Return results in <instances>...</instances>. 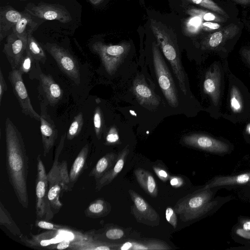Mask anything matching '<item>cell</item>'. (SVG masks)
<instances>
[{
    "label": "cell",
    "mask_w": 250,
    "mask_h": 250,
    "mask_svg": "<svg viewBox=\"0 0 250 250\" xmlns=\"http://www.w3.org/2000/svg\"><path fill=\"white\" fill-rule=\"evenodd\" d=\"M6 169L8 181L21 206H29V158L22 135L9 118L5 123Z\"/></svg>",
    "instance_id": "cell-1"
},
{
    "label": "cell",
    "mask_w": 250,
    "mask_h": 250,
    "mask_svg": "<svg viewBox=\"0 0 250 250\" xmlns=\"http://www.w3.org/2000/svg\"><path fill=\"white\" fill-rule=\"evenodd\" d=\"M214 194L211 188L204 187L180 199L174 209L179 215L180 219L188 222L198 219L210 210L218 208L222 200L212 201Z\"/></svg>",
    "instance_id": "cell-2"
},
{
    "label": "cell",
    "mask_w": 250,
    "mask_h": 250,
    "mask_svg": "<svg viewBox=\"0 0 250 250\" xmlns=\"http://www.w3.org/2000/svg\"><path fill=\"white\" fill-rule=\"evenodd\" d=\"M66 137V133L64 132L62 135L60 143L56 148L51 168L47 174L48 199L55 214L59 212L63 206L60 201V196L63 192L70 191L67 163L65 160L61 162L59 161Z\"/></svg>",
    "instance_id": "cell-3"
},
{
    "label": "cell",
    "mask_w": 250,
    "mask_h": 250,
    "mask_svg": "<svg viewBox=\"0 0 250 250\" xmlns=\"http://www.w3.org/2000/svg\"><path fill=\"white\" fill-rule=\"evenodd\" d=\"M150 28L164 56L171 65L181 90L186 95L187 92L186 77L176 43L170 34L155 21L151 20Z\"/></svg>",
    "instance_id": "cell-4"
},
{
    "label": "cell",
    "mask_w": 250,
    "mask_h": 250,
    "mask_svg": "<svg viewBox=\"0 0 250 250\" xmlns=\"http://www.w3.org/2000/svg\"><path fill=\"white\" fill-rule=\"evenodd\" d=\"M153 62L158 82L168 104L173 107L179 104L175 84L168 68L161 55L158 44L152 43Z\"/></svg>",
    "instance_id": "cell-5"
},
{
    "label": "cell",
    "mask_w": 250,
    "mask_h": 250,
    "mask_svg": "<svg viewBox=\"0 0 250 250\" xmlns=\"http://www.w3.org/2000/svg\"><path fill=\"white\" fill-rule=\"evenodd\" d=\"M41 156V154H39L37 157L36 214L38 219L49 221L53 219L55 214L48 199V179Z\"/></svg>",
    "instance_id": "cell-6"
},
{
    "label": "cell",
    "mask_w": 250,
    "mask_h": 250,
    "mask_svg": "<svg viewBox=\"0 0 250 250\" xmlns=\"http://www.w3.org/2000/svg\"><path fill=\"white\" fill-rule=\"evenodd\" d=\"M92 49L100 57L107 72L112 75L117 71L127 56L130 49V44L123 43L107 45L98 42L93 44Z\"/></svg>",
    "instance_id": "cell-7"
},
{
    "label": "cell",
    "mask_w": 250,
    "mask_h": 250,
    "mask_svg": "<svg viewBox=\"0 0 250 250\" xmlns=\"http://www.w3.org/2000/svg\"><path fill=\"white\" fill-rule=\"evenodd\" d=\"M43 47L54 59L61 71L79 84L80 67L76 59L66 50L55 43L47 42L43 45Z\"/></svg>",
    "instance_id": "cell-8"
},
{
    "label": "cell",
    "mask_w": 250,
    "mask_h": 250,
    "mask_svg": "<svg viewBox=\"0 0 250 250\" xmlns=\"http://www.w3.org/2000/svg\"><path fill=\"white\" fill-rule=\"evenodd\" d=\"M22 74L18 69H12L8 79L13 93L19 102L22 112L37 121H40V115L34 109L22 78Z\"/></svg>",
    "instance_id": "cell-9"
},
{
    "label": "cell",
    "mask_w": 250,
    "mask_h": 250,
    "mask_svg": "<svg viewBox=\"0 0 250 250\" xmlns=\"http://www.w3.org/2000/svg\"><path fill=\"white\" fill-rule=\"evenodd\" d=\"M25 11L44 20H57L67 23L72 20L66 9L60 5L40 2L37 4H29Z\"/></svg>",
    "instance_id": "cell-10"
},
{
    "label": "cell",
    "mask_w": 250,
    "mask_h": 250,
    "mask_svg": "<svg viewBox=\"0 0 250 250\" xmlns=\"http://www.w3.org/2000/svg\"><path fill=\"white\" fill-rule=\"evenodd\" d=\"M46 103H40V129L43 148V155L46 156L54 145L58 137L56 125L47 112Z\"/></svg>",
    "instance_id": "cell-11"
},
{
    "label": "cell",
    "mask_w": 250,
    "mask_h": 250,
    "mask_svg": "<svg viewBox=\"0 0 250 250\" xmlns=\"http://www.w3.org/2000/svg\"><path fill=\"white\" fill-rule=\"evenodd\" d=\"M183 142L187 146L212 153L223 154L229 150V146L225 143L204 134L185 136Z\"/></svg>",
    "instance_id": "cell-12"
},
{
    "label": "cell",
    "mask_w": 250,
    "mask_h": 250,
    "mask_svg": "<svg viewBox=\"0 0 250 250\" xmlns=\"http://www.w3.org/2000/svg\"><path fill=\"white\" fill-rule=\"evenodd\" d=\"M27 38L14 33L8 35L3 49L12 69H18L20 61L26 50Z\"/></svg>",
    "instance_id": "cell-13"
},
{
    "label": "cell",
    "mask_w": 250,
    "mask_h": 250,
    "mask_svg": "<svg viewBox=\"0 0 250 250\" xmlns=\"http://www.w3.org/2000/svg\"><path fill=\"white\" fill-rule=\"evenodd\" d=\"M128 192L134 203V214L138 221L143 219L146 224L157 226L160 218L157 212L133 190L129 189Z\"/></svg>",
    "instance_id": "cell-14"
},
{
    "label": "cell",
    "mask_w": 250,
    "mask_h": 250,
    "mask_svg": "<svg viewBox=\"0 0 250 250\" xmlns=\"http://www.w3.org/2000/svg\"><path fill=\"white\" fill-rule=\"evenodd\" d=\"M132 91L141 105L155 107L160 104L159 97L148 86L145 79L141 76H137L134 80Z\"/></svg>",
    "instance_id": "cell-15"
},
{
    "label": "cell",
    "mask_w": 250,
    "mask_h": 250,
    "mask_svg": "<svg viewBox=\"0 0 250 250\" xmlns=\"http://www.w3.org/2000/svg\"><path fill=\"white\" fill-rule=\"evenodd\" d=\"M40 91L47 104H56L62 98L63 90L52 76L42 73L40 76Z\"/></svg>",
    "instance_id": "cell-16"
},
{
    "label": "cell",
    "mask_w": 250,
    "mask_h": 250,
    "mask_svg": "<svg viewBox=\"0 0 250 250\" xmlns=\"http://www.w3.org/2000/svg\"><path fill=\"white\" fill-rule=\"evenodd\" d=\"M45 20L24 11L21 19L12 29V33L21 37L28 38Z\"/></svg>",
    "instance_id": "cell-17"
},
{
    "label": "cell",
    "mask_w": 250,
    "mask_h": 250,
    "mask_svg": "<svg viewBox=\"0 0 250 250\" xmlns=\"http://www.w3.org/2000/svg\"><path fill=\"white\" fill-rule=\"evenodd\" d=\"M22 12H20L12 7L7 5L1 6L0 9V41L6 37L9 31L21 19Z\"/></svg>",
    "instance_id": "cell-18"
},
{
    "label": "cell",
    "mask_w": 250,
    "mask_h": 250,
    "mask_svg": "<svg viewBox=\"0 0 250 250\" xmlns=\"http://www.w3.org/2000/svg\"><path fill=\"white\" fill-rule=\"evenodd\" d=\"M129 152L128 146H125L117 156L114 166L111 167L99 180L96 182V191L109 184L121 171L124 166L126 158Z\"/></svg>",
    "instance_id": "cell-19"
},
{
    "label": "cell",
    "mask_w": 250,
    "mask_h": 250,
    "mask_svg": "<svg viewBox=\"0 0 250 250\" xmlns=\"http://www.w3.org/2000/svg\"><path fill=\"white\" fill-rule=\"evenodd\" d=\"M250 182V172L233 176H219L214 178L205 187L216 188L222 187L243 185Z\"/></svg>",
    "instance_id": "cell-20"
},
{
    "label": "cell",
    "mask_w": 250,
    "mask_h": 250,
    "mask_svg": "<svg viewBox=\"0 0 250 250\" xmlns=\"http://www.w3.org/2000/svg\"><path fill=\"white\" fill-rule=\"evenodd\" d=\"M89 152V146L85 145L75 158L69 173L71 191L84 168Z\"/></svg>",
    "instance_id": "cell-21"
},
{
    "label": "cell",
    "mask_w": 250,
    "mask_h": 250,
    "mask_svg": "<svg viewBox=\"0 0 250 250\" xmlns=\"http://www.w3.org/2000/svg\"><path fill=\"white\" fill-rule=\"evenodd\" d=\"M134 174L137 181L144 191L153 197L158 195V188L152 175L145 169L138 168L135 170Z\"/></svg>",
    "instance_id": "cell-22"
},
{
    "label": "cell",
    "mask_w": 250,
    "mask_h": 250,
    "mask_svg": "<svg viewBox=\"0 0 250 250\" xmlns=\"http://www.w3.org/2000/svg\"><path fill=\"white\" fill-rule=\"evenodd\" d=\"M117 155L114 153H108L100 158L89 174L94 177L96 182L99 180L116 162Z\"/></svg>",
    "instance_id": "cell-23"
},
{
    "label": "cell",
    "mask_w": 250,
    "mask_h": 250,
    "mask_svg": "<svg viewBox=\"0 0 250 250\" xmlns=\"http://www.w3.org/2000/svg\"><path fill=\"white\" fill-rule=\"evenodd\" d=\"M39 62L36 61L26 49L20 61L18 67L21 73L29 75L31 79L39 78L42 73Z\"/></svg>",
    "instance_id": "cell-24"
},
{
    "label": "cell",
    "mask_w": 250,
    "mask_h": 250,
    "mask_svg": "<svg viewBox=\"0 0 250 250\" xmlns=\"http://www.w3.org/2000/svg\"><path fill=\"white\" fill-rule=\"evenodd\" d=\"M239 32V28L234 24L225 27L221 30L212 34L207 41L208 45L215 48L228 39L232 38Z\"/></svg>",
    "instance_id": "cell-25"
},
{
    "label": "cell",
    "mask_w": 250,
    "mask_h": 250,
    "mask_svg": "<svg viewBox=\"0 0 250 250\" xmlns=\"http://www.w3.org/2000/svg\"><path fill=\"white\" fill-rule=\"evenodd\" d=\"M110 209L108 202L102 199H97L89 204L84 213L86 216L95 219L107 215Z\"/></svg>",
    "instance_id": "cell-26"
},
{
    "label": "cell",
    "mask_w": 250,
    "mask_h": 250,
    "mask_svg": "<svg viewBox=\"0 0 250 250\" xmlns=\"http://www.w3.org/2000/svg\"><path fill=\"white\" fill-rule=\"evenodd\" d=\"M219 77V74L216 70L213 72L209 70L206 73L204 82V91L211 97L214 102H216L218 98Z\"/></svg>",
    "instance_id": "cell-27"
},
{
    "label": "cell",
    "mask_w": 250,
    "mask_h": 250,
    "mask_svg": "<svg viewBox=\"0 0 250 250\" xmlns=\"http://www.w3.org/2000/svg\"><path fill=\"white\" fill-rule=\"evenodd\" d=\"M0 224L6 227L14 235L22 237V234L20 228L1 201L0 202Z\"/></svg>",
    "instance_id": "cell-28"
},
{
    "label": "cell",
    "mask_w": 250,
    "mask_h": 250,
    "mask_svg": "<svg viewBox=\"0 0 250 250\" xmlns=\"http://www.w3.org/2000/svg\"><path fill=\"white\" fill-rule=\"evenodd\" d=\"M26 49L36 61L43 64L46 61L45 53L32 34L28 36Z\"/></svg>",
    "instance_id": "cell-29"
},
{
    "label": "cell",
    "mask_w": 250,
    "mask_h": 250,
    "mask_svg": "<svg viewBox=\"0 0 250 250\" xmlns=\"http://www.w3.org/2000/svg\"><path fill=\"white\" fill-rule=\"evenodd\" d=\"M69 247L71 249L81 250H110L111 248L109 245L99 242H93L92 240H81L71 242Z\"/></svg>",
    "instance_id": "cell-30"
},
{
    "label": "cell",
    "mask_w": 250,
    "mask_h": 250,
    "mask_svg": "<svg viewBox=\"0 0 250 250\" xmlns=\"http://www.w3.org/2000/svg\"><path fill=\"white\" fill-rule=\"evenodd\" d=\"M83 124V114L80 112L74 118L73 121L69 126L66 133L67 139L71 140L76 137L81 131Z\"/></svg>",
    "instance_id": "cell-31"
},
{
    "label": "cell",
    "mask_w": 250,
    "mask_h": 250,
    "mask_svg": "<svg viewBox=\"0 0 250 250\" xmlns=\"http://www.w3.org/2000/svg\"><path fill=\"white\" fill-rule=\"evenodd\" d=\"M188 13L192 16H198L207 21H223V19L212 13L208 12L201 9H191Z\"/></svg>",
    "instance_id": "cell-32"
},
{
    "label": "cell",
    "mask_w": 250,
    "mask_h": 250,
    "mask_svg": "<svg viewBox=\"0 0 250 250\" xmlns=\"http://www.w3.org/2000/svg\"><path fill=\"white\" fill-rule=\"evenodd\" d=\"M93 125L96 137L99 140L101 138L103 125L102 112L99 106H97L94 112Z\"/></svg>",
    "instance_id": "cell-33"
},
{
    "label": "cell",
    "mask_w": 250,
    "mask_h": 250,
    "mask_svg": "<svg viewBox=\"0 0 250 250\" xmlns=\"http://www.w3.org/2000/svg\"><path fill=\"white\" fill-rule=\"evenodd\" d=\"M192 2L208 9L214 12L227 16L225 11L211 0H188Z\"/></svg>",
    "instance_id": "cell-34"
},
{
    "label": "cell",
    "mask_w": 250,
    "mask_h": 250,
    "mask_svg": "<svg viewBox=\"0 0 250 250\" xmlns=\"http://www.w3.org/2000/svg\"><path fill=\"white\" fill-rule=\"evenodd\" d=\"M230 102L231 107L234 112H239L242 110V98L238 89L235 86L231 89Z\"/></svg>",
    "instance_id": "cell-35"
},
{
    "label": "cell",
    "mask_w": 250,
    "mask_h": 250,
    "mask_svg": "<svg viewBox=\"0 0 250 250\" xmlns=\"http://www.w3.org/2000/svg\"><path fill=\"white\" fill-rule=\"evenodd\" d=\"M202 23V19L198 16H192L186 23V31L191 34L196 32Z\"/></svg>",
    "instance_id": "cell-36"
},
{
    "label": "cell",
    "mask_w": 250,
    "mask_h": 250,
    "mask_svg": "<svg viewBox=\"0 0 250 250\" xmlns=\"http://www.w3.org/2000/svg\"><path fill=\"white\" fill-rule=\"evenodd\" d=\"M105 144L112 145L117 144L119 140V136L116 127L112 126L108 131L105 136Z\"/></svg>",
    "instance_id": "cell-37"
},
{
    "label": "cell",
    "mask_w": 250,
    "mask_h": 250,
    "mask_svg": "<svg viewBox=\"0 0 250 250\" xmlns=\"http://www.w3.org/2000/svg\"><path fill=\"white\" fill-rule=\"evenodd\" d=\"M106 238L110 240H117L121 238L124 235L123 230L119 229H110L105 232Z\"/></svg>",
    "instance_id": "cell-38"
},
{
    "label": "cell",
    "mask_w": 250,
    "mask_h": 250,
    "mask_svg": "<svg viewBox=\"0 0 250 250\" xmlns=\"http://www.w3.org/2000/svg\"><path fill=\"white\" fill-rule=\"evenodd\" d=\"M165 215L167 221L174 228H176L177 225V218L174 209L173 210L170 207L167 208L166 210Z\"/></svg>",
    "instance_id": "cell-39"
},
{
    "label": "cell",
    "mask_w": 250,
    "mask_h": 250,
    "mask_svg": "<svg viewBox=\"0 0 250 250\" xmlns=\"http://www.w3.org/2000/svg\"><path fill=\"white\" fill-rule=\"evenodd\" d=\"M153 169L162 181L166 182L170 178V176L165 168L158 166H154Z\"/></svg>",
    "instance_id": "cell-40"
},
{
    "label": "cell",
    "mask_w": 250,
    "mask_h": 250,
    "mask_svg": "<svg viewBox=\"0 0 250 250\" xmlns=\"http://www.w3.org/2000/svg\"><path fill=\"white\" fill-rule=\"evenodd\" d=\"M36 226L39 228L48 230H55L59 229V226H57L50 222L44 220L37 221Z\"/></svg>",
    "instance_id": "cell-41"
},
{
    "label": "cell",
    "mask_w": 250,
    "mask_h": 250,
    "mask_svg": "<svg viewBox=\"0 0 250 250\" xmlns=\"http://www.w3.org/2000/svg\"><path fill=\"white\" fill-rule=\"evenodd\" d=\"M7 90V86L1 69H0V104H1L2 97Z\"/></svg>",
    "instance_id": "cell-42"
},
{
    "label": "cell",
    "mask_w": 250,
    "mask_h": 250,
    "mask_svg": "<svg viewBox=\"0 0 250 250\" xmlns=\"http://www.w3.org/2000/svg\"><path fill=\"white\" fill-rule=\"evenodd\" d=\"M71 242L69 240H63L60 242L54 244L51 247L48 248V249H57V250H64L67 249L70 247Z\"/></svg>",
    "instance_id": "cell-43"
},
{
    "label": "cell",
    "mask_w": 250,
    "mask_h": 250,
    "mask_svg": "<svg viewBox=\"0 0 250 250\" xmlns=\"http://www.w3.org/2000/svg\"><path fill=\"white\" fill-rule=\"evenodd\" d=\"M169 179L170 185L175 188L180 187L184 183L183 179L179 176H171Z\"/></svg>",
    "instance_id": "cell-44"
},
{
    "label": "cell",
    "mask_w": 250,
    "mask_h": 250,
    "mask_svg": "<svg viewBox=\"0 0 250 250\" xmlns=\"http://www.w3.org/2000/svg\"><path fill=\"white\" fill-rule=\"evenodd\" d=\"M202 26L206 29L209 30H215L220 27L219 24L216 22L207 21L202 23Z\"/></svg>",
    "instance_id": "cell-45"
},
{
    "label": "cell",
    "mask_w": 250,
    "mask_h": 250,
    "mask_svg": "<svg viewBox=\"0 0 250 250\" xmlns=\"http://www.w3.org/2000/svg\"><path fill=\"white\" fill-rule=\"evenodd\" d=\"M242 231H239V234L243 236L246 232L245 237H246L247 233L250 230V220H247L242 224Z\"/></svg>",
    "instance_id": "cell-46"
},
{
    "label": "cell",
    "mask_w": 250,
    "mask_h": 250,
    "mask_svg": "<svg viewBox=\"0 0 250 250\" xmlns=\"http://www.w3.org/2000/svg\"><path fill=\"white\" fill-rule=\"evenodd\" d=\"M242 54L247 62L250 64V49H243Z\"/></svg>",
    "instance_id": "cell-47"
},
{
    "label": "cell",
    "mask_w": 250,
    "mask_h": 250,
    "mask_svg": "<svg viewBox=\"0 0 250 250\" xmlns=\"http://www.w3.org/2000/svg\"><path fill=\"white\" fill-rule=\"evenodd\" d=\"M133 246V244L130 242H127L125 243L122 246H121L120 249L122 250H127L131 249Z\"/></svg>",
    "instance_id": "cell-48"
},
{
    "label": "cell",
    "mask_w": 250,
    "mask_h": 250,
    "mask_svg": "<svg viewBox=\"0 0 250 250\" xmlns=\"http://www.w3.org/2000/svg\"><path fill=\"white\" fill-rule=\"evenodd\" d=\"M237 3L243 4H247L250 3V0H233Z\"/></svg>",
    "instance_id": "cell-49"
},
{
    "label": "cell",
    "mask_w": 250,
    "mask_h": 250,
    "mask_svg": "<svg viewBox=\"0 0 250 250\" xmlns=\"http://www.w3.org/2000/svg\"><path fill=\"white\" fill-rule=\"evenodd\" d=\"M89 1L93 5H98L101 3L103 0H89Z\"/></svg>",
    "instance_id": "cell-50"
},
{
    "label": "cell",
    "mask_w": 250,
    "mask_h": 250,
    "mask_svg": "<svg viewBox=\"0 0 250 250\" xmlns=\"http://www.w3.org/2000/svg\"><path fill=\"white\" fill-rule=\"evenodd\" d=\"M247 130L248 132V133L250 134V124H249L248 125Z\"/></svg>",
    "instance_id": "cell-51"
},
{
    "label": "cell",
    "mask_w": 250,
    "mask_h": 250,
    "mask_svg": "<svg viewBox=\"0 0 250 250\" xmlns=\"http://www.w3.org/2000/svg\"><path fill=\"white\" fill-rule=\"evenodd\" d=\"M246 238H250V230L247 233Z\"/></svg>",
    "instance_id": "cell-52"
}]
</instances>
